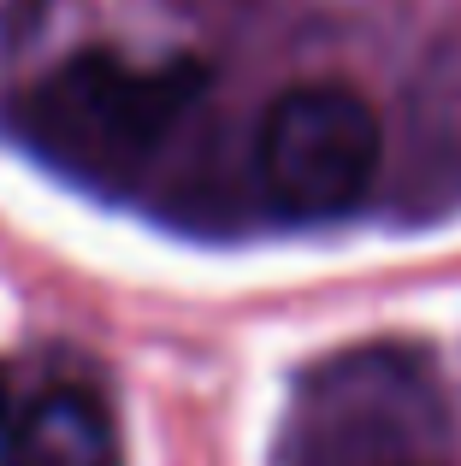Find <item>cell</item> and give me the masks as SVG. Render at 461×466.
<instances>
[{
  "mask_svg": "<svg viewBox=\"0 0 461 466\" xmlns=\"http://www.w3.org/2000/svg\"><path fill=\"white\" fill-rule=\"evenodd\" d=\"M201 95H208V71L196 59L137 66L125 54L89 47L24 95L18 130L47 166L83 183H118L137 177L178 137Z\"/></svg>",
  "mask_w": 461,
  "mask_h": 466,
  "instance_id": "1",
  "label": "cell"
},
{
  "mask_svg": "<svg viewBox=\"0 0 461 466\" xmlns=\"http://www.w3.org/2000/svg\"><path fill=\"white\" fill-rule=\"evenodd\" d=\"M379 113L349 83H296L261 118L254 177L284 218L325 225L367 201L379 177Z\"/></svg>",
  "mask_w": 461,
  "mask_h": 466,
  "instance_id": "2",
  "label": "cell"
},
{
  "mask_svg": "<svg viewBox=\"0 0 461 466\" xmlns=\"http://www.w3.org/2000/svg\"><path fill=\"white\" fill-rule=\"evenodd\" d=\"M0 466H125V449H118V425L101 396L54 384L24 413H12Z\"/></svg>",
  "mask_w": 461,
  "mask_h": 466,
  "instance_id": "3",
  "label": "cell"
},
{
  "mask_svg": "<svg viewBox=\"0 0 461 466\" xmlns=\"http://www.w3.org/2000/svg\"><path fill=\"white\" fill-rule=\"evenodd\" d=\"M6 425H12V390H6V372H0V443H6Z\"/></svg>",
  "mask_w": 461,
  "mask_h": 466,
  "instance_id": "4",
  "label": "cell"
}]
</instances>
